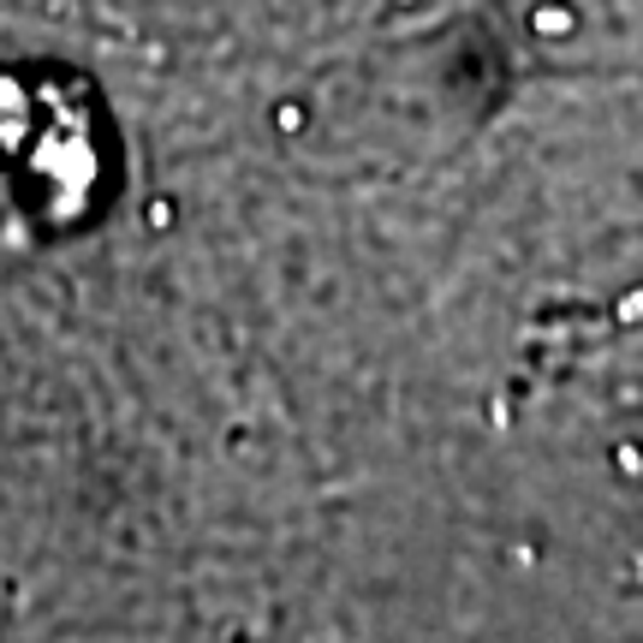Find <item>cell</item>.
Returning a JSON list of instances; mask_svg holds the SVG:
<instances>
[{
	"label": "cell",
	"mask_w": 643,
	"mask_h": 643,
	"mask_svg": "<svg viewBox=\"0 0 643 643\" xmlns=\"http://www.w3.org/2000/svg\"><path fill=\"white\" fill-rule=\"evenodd\" d=\"M144 226H173V203H168V197H156V203L144 209Z\"/></svg>",
	"instance_id": "obj_2"
},
{
	"label": "cell",
	"mask_w": 643,
	"mask_h": 643,
	"mask_svg": "<svg viewBox=\"0 0 643 643\" xmlns=\"http://www.w3.org/2000/svg\"><path fill=\"white\" fill-rule=\"evenodd\" d=\"M305 120H310V113L298 108V102H281V108H274V125H281V132H305Z\"/></svg>",
	"instance_id": "obj_1"
}]
</instances>
